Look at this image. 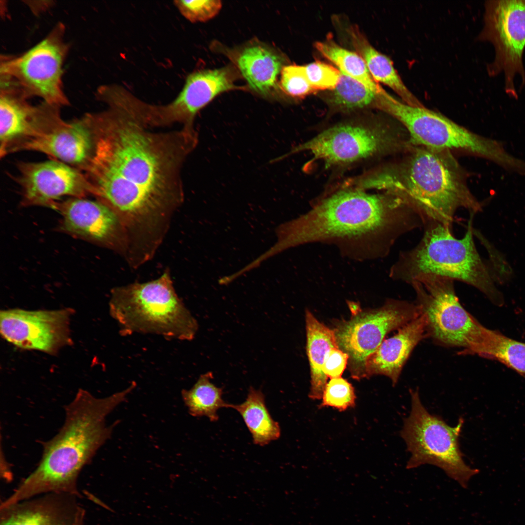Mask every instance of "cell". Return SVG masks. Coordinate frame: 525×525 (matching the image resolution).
Segmentation results:
<instances>
[{"instance_id": "cell-26", "label": "cell", "mask_w": 525, "mask_h": 525, "mask_svg": "<svg viewBox=\"0 0 525 525\" xmlns=\"http://www.w3.org/2000/svg\"><path fill=\"white\" fill-rule=\"evenodd\" d=\"M213 378L211 372L201 375L191 388L182 389L181 395L192 416L206 417L215 421L218 420V410L229 408L230 403L223 399V389L212 383Z\"/></svg>"}, {"instance_id": "cell-20", "label": "cell", "mask_w": 525, "mask_h": 525, "mask_svg": "<svg viewBox=\"0 0 525 525\" xmlns=\"http://www.w3.org/2000/svg\"><path fill=\"white\" fill-rule=\"evenodd\" d=\"M75 495L51 492L0 508V525H84Z\"/></svg>"}, {"instance_id": "cell-6", "label": "cell", "mask_w": 525, "mask_h": 525, "mask_svg": "<svg viewBox=\"0 0 525 525\" xmlns=\"http://www.w3.org/2000/svg\"><path fill=\"white\" fill-rule=\"evenodd\" d=\"M109 311L124 336L148 333L191 341L198 329L196 320L177 296L167 272L152 281L113 288Z\"/></svg>"}, {"instance_id": "cell-1", "label": "cell", "mask_w": 525, "mask_h": 525, "mask_svg": "<svg viewBox=\"0 0 525 525\" xmlns=\"http://www.w3.org/2000/svg\"><path fill=\"white\" fill-rule=\"evenodd\" d=\"M95 147L84 173L130 235L154 231L182 202L181 171L198 143L195 130L152 131L119 109L90 113Z\"/></svg>"}, {"instance_id": "cell-5", "label": "cell", "mask_w": 525, "mask_h": 525, "mask_svg": "<svg viewBox=\"0 0 525 525\" xmlns=\"http://www.w3.org/2000/svg\"><path fill=\"white\" fill-rule=\"evenodd\" d=\"M467 230L461 239L452 228L436 221L423 225L424 233L413 248L400 253L391 269L390 276L410 283L417 277L432 274L469 284L497 305L503 296L497 289L490 268L479 255L473 240L471 214Z\"/></svg>"}, {"instance_id": "cell-21", "label": "cell", "mask_w": 525, "mask_h": 525, "mask_svg": "<svg viewBox=\"0 0 525 525\" xmlns=\"http://www.w3.org/2000/svg\"><path fill=\"white\" fill-rule=\"evenodd\" d=\"M427 325L426 316L421 313L399 329L393 336L384 340L367 361V378L384 375L395 385L414 348L422 339L428 337Z\"/></svg>"}, {"instance_id": "cell-2", "label": "cell", "mask_w": 525, "mask_h": 525, "mask_svg": "<svg viewBox=\"0 0 525 525\" xmlns=\"http://www.w3.org/2000/svg\"><path fill=\"white\" fill-rule=\"evenodd\" d=\"M135 388L132 384L125 389L104 398L79 389L73 401L65 406L62 427L43 444V454L37 467L1 507H7L42 493H64L79 496L77 481L81 471L111 435L114 425L106 426V417Z\"/></svg>"}, {"instance_id": "cell-24", "label": "cell", "mask_w": 525, "mask_h": 525, "mask_svg": "<svg viewBox=\"0 0 525 525\" xmlns=\"http://www.w3.org/2000/svg\"><path fill=\"white\" fill-rule=\"evenodd\" d=\"M307 352L310 367L311 387L309 396L320 400L327 384L323 371L325 358L333 348H338L333 330L319 321L308 310L305 312Z\"/></svg>"}, {"instance_id": "cell-31", "label": "cell", "mask_w": 525, "mask_h": 525, "mask_svg": "<svg viewBox=\"0 0 525 525\" xmlns=\"http://www.w3.org/2000/svg\"><path fill=\"white\" fill-rule=\"evenodd\" d=\"M280 87L285 94L296 98H303L316 92L306 78L303 66H283L280 72Z\"/></svg>"}, {"instance_id": "cell-27", "label": "cell", "mask_w": 525, "mask_h": 525, "mask_svg": "<svg viewBox=\"0 0 525 525\" xmlns=\"http://www.w3.org/2000/svg\"><path fill=\"white\" fill-rule=\"evenodd\" d=\"M316 50L337 66L339 70L360 82L376 93L383 88L371 75L364 59L356 52L346 49L331 38L315 43Z\"/></svg>"}, {"instance_id": "cell-11", "label": "cell", "mask_w": 525, "mask_h": 525, "mask_svg": "<svg viewBox=\"0 0 525 525\" xmlns=\"http://www.w3.org/2000/svg\"><path fill=\"white\" fill-rule=\"evenodd\" d=\"M65 27L57 23L39 42L18 56L3 55L0 74L17 85L29 98L60 107L70 105L63 87V65L70 46Z\"/></svg>"}, {"instance_id": "cell-4", "label": "cell", "mask_w": 525, "mask_h": 525, "mask_svg": "<svg viewBox=\"0 0 525 525\" xmlns=\"http://www.w3.org/2000/svg\"><path fill=\"white\" fill-rule=\"evenodd\" d=\"M397 163L359 183L393 194L415 210L424 224L436 221L452 228L460 208L474 215L483 205L472 193L453 153L411 144Z\"/></svg>"}, {"instance_id": "cell-23", "label": "cell", "mask_w": 525, "mask_h": 525, "mask_svg": "<svg viewBox=\"0 0 525 525\" xmlns=\"http://www.w3.org/2000/svg\"><path fill=\"white\" fill-rule=\"evenodd\" d=\"M347 31L356 52L364 59L371 75L377 83L389 87L405 104L424 106L403 83L388 57L376 50L357 27L350 26Z\"/></svg>"}, {"instance_id": "cell-16", "label": "cell", "mask_w": 525, "mask_h": 525, "mask_svg": "<svg viewBox=\"0 0 525 525\" xmlns=\"http://www.w3.org/2000/svg\"><path fill=\"white\" fill-rule=\"evenodd\" d=\"M61 215L58 229L72 237L116 251L127 249L129 241L119 217L96 199L70 198L54 208Z\"/></svg>"}, {"instance_id": "cell-10", "label": "cell", "mask_w": 525, "mask_h": 525, "mask_svg": "<svg viewBox=\"0 0 525 525\" xmlns=\"http://www.w3.org/2000/svg\"><path fill=\"white\" fill-rule=\"evenodd\" d=\"M383 122H350L329 128L294 147L286 156L308 152L326 166L339 165L406 150L411 145L406 130Z\"/></svg>"}, {"instance_id": "cell-15", "label": "cell", "mask_w": 525, "mask_h": 525, "mask_svg": "<svg viewBox=\"0 0 525 525\" xmlns=\"http://www.w3.org/2000/svg\"><path fill=\"white\" fill-rule=\"evenodd\" d=\"M72 311L68 308L1 311L0 333L6 340L18 348L54 354L71 342Z\"/></svg>"}, {"instance_id": "cell-9", "label": "cell", "mask_w": 525, "mask_h": 525, "mask_svg": "<svg viewBox=\"0 0 525 525\" xmlns=\"http://www.w3.org/2000/svg\"><path fill=\"white\" fill-rule=\"evenodd\" d=\"M410 394L411 409L400 433L411 454L406 469L431 464L467 489L470 479L479 471L465 463L460 449L459 437L463 419L460 418L455 426H450L441 417L427 410L418 390L410 389Z\"/></svg>"}, {"instance_id": "cell-29", "label": "cell", "mask_w": 525, "mask_h": 525, "mask_svg": "<svg viewBox=\"0 0 525 525\" xmlns=\"http://www.w3.org/2000/svg\"><path fill=\"white\" fill-rule=\"evenodd\" d=\"M485 358L499 361L525 375V343L492 330Z\"/></svg>"}, {"instance_id": "cell-17", "label": "cell", "mask_w": 525, "mask_h": 525, "mask_svg": "<svg viewBox=\"0 0 525 525\" xmlns=\"http://www.w3.org/2000/svg\"><path fill=\"white\" fill-rule=\"evenodd\" d=\"M237 78L235 70L229 66L191 73L175 100L167 105L155 106L153 116L156 124L161 127L179 123L185 128L194 129L197 114L216 96L242 88L234 84Z\"/></svg>"}, {"instance_id": "cell-28", "label": "cell", "mask_w": 525, "mask_h": 525, "mask_svg": "<svg viewBox=\"0 0 525 525\" xmlns=\"http://www.w3.org/2000/svg\"><path fill=\"white\" fill-rule=\"evenodd\" d=\"M340 72L336 86L326 98L328 105L335 110L342 112L373 108L377 93L355 79Z\"/></svg>"}, {"instance_id": "cell-18", "label": "cell", "mask_w": 525, "mask_h": 525, "mask_svg": "<svg viewBox=\"0 0 525 525\" xmlns=\"http://www.w3.org/2000/svg\"><path fill=\"white\" fill-rule=\"evenodd\" d=\"M95 147L94 132L86 113L70 122L62 119L44 133L23 144L18 152L42 153L85 173L93 157Z\"/></svg>"}, {"instance_id": "cell-30", "label": "cell", "mask_w": 525, "mask_h": 525, "mask_svg": "<svg viewBox=\"0 0 525 525\" xmlns=\"http://www.w3.org/2000/svg\"><path fill=\"white\" fill-rule=\"evenodd\" d=\"M320 407H332L340 411L353 407L356 396L352 385L341 377L331 379L322 396Z\"/></svg>"}, {"instance_id": "cell-3", "label": "cell", "mask_w": 525, "mask_h": 525, "mask_svg": "<svg viewBox=\"0 0 525 525\" xmlns=\"http://www.w3.org/2000/svg\"><path fill=\"white\" fill-rule=\"evenodd\" d=\"M421 226L420 215L393 194L346 189L280 226L278 242L273 248L278 253L309 242L368 236L384 239L391 246L400 236Z\"/></svg>"}, {"instance_id": "cell-34", "label": "cell", "mask_w": 525, "mask_h": 525, "mask_svg": "<svg viewBox=\"0 0 525 525\" xmlns=\"http://www.w3.org/2000/svg\"><path fill=\"white\" fill-rule=\"evenodd\" d=\"M349 356L339 348H333L328 353L324 363L323 371L331 379L341 377L348 363Z\"/></svg>"}, {"instance_id": "cell-32", "label": "cell", "mask_w": 525, "mask_h": 525, "mask_svg": "<svg viewBox=\"0 0 525 525\" xmlns=\"http://www.w3.org/2000/svg\"><path fill=\"white\" fill-rule=\"evenodd\" d=\"M174 3L181 15L192 22L210 20L218 13L222 6L219 0H176Z\"/></svg>"}, {"instance_id": "cell-22", "label": "cell", "mask_w": 525, "mask_h": 525, "mask_svg": "<svg viewBox=\"0 0 525 525\" xmlns=\"http://www.w3.org/2000/svg\"><path fill=\"white\" fill-rule=\"evenodd\" d=\"M236 58L237 66L249 86L261 95H268L283 67L280 55L267 47L255 44L243 48Z\"/></svg>"}, {"instance_id": "cell-14", "label": "cell", "mask_w": 525, "mask_h": 525, "mask_svg": "<svg viewBox=\"0 0 525 525\" xmlns=\"http://www.w3.org/2000/svg\"><path fill=\"white\" fill-rule=\"evenodd\" d=\"M17 167L18 174L13 178L20 187L22 206L54 209L64 196H98L96 190L83 172L60 161H19Z\"/></svg>"}, {"instance_id": "cell-33", "label": "cell", "mask_w": 525, "mask_h": 525, "mask_svg": "<svg viewBox=\"0 0 525 525\" xmlns=\"http://www.w3.org/2000/svg\"><path fill=\"white\" fill-rule=\"evenodd\" d=\"M303 66L306 78L315 91L332 90L339 81L340 71L330 64L318 61Z\"/></svg>"}, {"instance_id": "cell-12", "label": "cell", "mask_w": 525, "mask_h": 525, "mask_svg": "<svg viewBox=\"0 0 525 525\" xmlns=\"http://www.w3.org/2000/svg\"><path fill=\"white\" fill-rule=\"evenodd\" d=\"M352 315L338 323L333 330L338 348L349 356L351 376L356 380L367 378L368 359L376 351L386 334L399 329L421 314L416 303L388 299L382 307L362 310L350 304Z\"/></svg>"}, {"instance_id": "cell-8", "label": "cell", "mask_w": 525, "mask_h": 525, "mask_svg": "<svg viewBox=\"0 0 525 525\" xmlns=\"http://www.w3.org/2000/svg\"><path fill=\"white\" fill-rule=\"evenodd\" d=\"M454 280L426 274L413 280L416 303L427 319L428 337L436 343L463 349L462 354L484 357L491 330L480 323L461 304Z\"/></svg>"}, {"instance_id": "cell-25", "label": "cell", "mask_w": 525, "mask_h": 525, "mask_svg": "<svg viewBox=\"0 0 525 525\" xmlns=\"http://www.w3.org/2000/svg\"><path fill=\"white\" fill-rule=\"evenodd\" d=\"M229 408L241 416L251 434L253 443L264 446L278 439L281 433L279 424L271 417L260 389H249L245 400L240 404H229Z\"/></svg>"}, {"instance_id": "cell-13", "label": "cell", "mask_w": 525, "mask_h": 525, "mask_svg": "<svg viewBox=\"0 0 525 525\" xmlns=\"http://www.w3.org/2000/svg\"><path fill=\"white\" fill-rule=\"evenodd\" d=\"M478 39L490 42L495 56L488 66L490 76L504 72L505 90L517 97L514 79L525 81L523 54L525 48V0H489L485 3L484 26Z\"/></svg>"}, {"instance_id": "cell-35", "label": "cell", "mask_w": 525, "mask_h": 525, "mask_svg": "<svg viewBox=\"0 0 525 525\" xmlns=\"http://www.w3.org/2000/svg\"><path fill=\"white\" fill-rule=\"evenodd\" d=\"M52 1H27V5L31 11L37 15L47 10L53 4Z\"/></svg>"}, {"instance_id": "cell-7", "label": "cell", "mask_w": 525, "mask_h": 525, "mask_svg": "<svg viewBox=\"0 0 525 525\" xmlns=\"http://www.w3.org/2000/svg\"><path fill=\"white\" fill-rule=\"evenodd\" d=\"M375 108L395 119L412 145L481 158L519 175L525 172V161L509 153L500 141L473 132L424 106L409 105L384 90L377 97Z\"/></svg>"}, {"instance_id": "cell-19", "label": "cell", "mask_w": 525, "mask_h": 525, "mask_svg": "<svg viewBox=\"0 0 525 525\" xmlns=\"http://www.w3.org/2000/svg\"><path fill=\"white\" fill-rule=\"evenodd\" d=\"M16 85L0 80V156L4 158L17 152L24 143L34 136L46 116L44 102L33 105Z\"/></svg>"}]
</instances>
